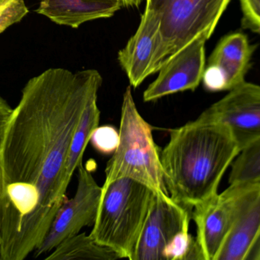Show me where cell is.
<instances>
[{"label":"cell","instance_id":"6da1fadb","mask_svg":"<svg viewBox=\"0 0 260 260\" xmlns=\"http://www.w3.org/2000/svg\"><path fill=\"white\" fill-rule=\"evenodd\" d=\"M102 82L94 69L50 68L24 85L0 149V259H26L47 235L67 198L73 134Z\"/></svg>","mask_w":260,"mask_h":260},{"label":"cell","instance_id":"7a4b0ae2","mask_svg":"<svg viewBox=\"0 0 260 260\" xmlns=\"http://www.w3.org/2000/svg\"><path fill=\"white\" fill-rule=\"evenodd\" d=\"M168 131L160 154L165 185L174 201L193 209L218 193L241 149L228 128L215 122L197 119Z\"/></svg>","mask_w":260,"mask_h":260},{"label":"cell","instance_id":"3957f363","mask_svg":"<svg viewBox=\"0 0 260 260\" xmlns=\"http://www.w3.org/2000/svg\"><path fill=\"white\" fill-rule=\"evenodd\" d=\"M154 195L148 186L129 177L104 184L89 236L121 259H131Z\"/></svg>","mask_w":260,"mask_h":260},{"label":"cell","instance_id":"277c9868","mask_svg":"<svg viewBox=\"0 0 260 260\" xmlns=\"http://www.w3.org/2000/svg\"><path fill=\"white\" fill-rule=\"evenodd\" d=\"M152 129L139 113L129 85L123 94L120 143L107 163L104 184L129 177L143 183L157 195L170 196L164 179L160 151L153 138Z\"/></svg>","mask_w":260,"mask_h":260},{"label":"cell","instance_id":"5b68a950","mask_svg":"<svg viewBox=\"0 0 260 260\" xmlns=\"http://www.w3.org/2000/svg\"><path fill=\"white\" fill-rule=\"evenodd\" d=\"M232 0H146L145 10L160 21L167 56L202 35L212 36Z\"/></svg>","mask_w":260,"mask_h":260},{"label":"cell","instance_id":"8992f818","mask_svg":"<svg viewBox=\"0 0 260 260\" xmlns=\"http://www.w3.org/2000/svg\"><path fill=\"white\" fill-rule=\"evenodd\" d=\"M251 185H230L192 209L196 241L203 260H217Z\"/></svg>","mask_w":260,"mask_h":260},{"label":"cell","instance_id":"52a82bcc","mask_svg":"<svg viewBox=\"0 0 260 260\" xmlns=\"http://www.w3.org/2000/svg\"><path fill=\"white\" fill-rule=\"evenodd\" d=\"M102 187L89 169L78 167V187L71 199H66L58 210L42 243L35 250V257L53 251L67 238L78 235L83 227L94 225L100 204Z\"/></svg>","mask_w":260,"mask_h":260},{"label":"cell","instance_id":"ba28073f","mask_svg":"<svg viewBox=\"0 0 260 260\" xmlns=\"http://www.w3.org/2000/svg\"><path fill=\"white\" fill-rule=\"evenodd\" d=\"M229 92L197 119L224 125L241 150L260 138V85L244 81Z\"/></svg>","mask_w":260,"mask_h":260},{"label":"cell","instance_id":"9c48e42d","mask_svg":"<svg viewBox=\"0 0 260 260\" xmlns=\"http://www.w3.org/2000/svg\"><path fill=\"white\" fill-rule=\"evenodd\" d=\"M192 212L171 197L155 194L130 260H164L166 247L189 228Z\"/></svg>","mask_w":260,"mask_h":260},{"label":"cell","instance_id":"30bf717a","mask_svg":"<svg viewBox=\"0 0 260 260\" xmlns=\"http://www.w3.org/2000/svg\"><path fill=\"white\" fill-rule=\"evenodd\" d=\"M209 39L202 35L168 57L155 80L144 92V102L198 88L206 68V43Z\"/></svg>","mask_w":260,"mask_h":260},{"label":"cell","instance_id":"8fae6325","mask_svg":"<svg viewBox=\"0 0 260 260\" xmlns=\"http://www.w3.org/2000/svg\"><path fill=\"white\" fill-rule=\"evenodd\" d=\"M117 59L134 88L161 68L168 56L160 36V21L152 12L145 10L136 33L118 52Z\"/></svg>","mask_w":260,"mask_h":260},{"label":"cell","instance_id":"7c38bea8","mask_svg":"<svg viewBox=\"0 0 260 260\" xmlns=\"http://www.w3.org/2000/svg\"><path fill=\"white\" fill-rule=\"evenodd\" d=\"M254 46L242 32H234L220 40L208 61L203 82L208 91H230L245 81Z\"/></svg>","mask_w":260,"mask_h":260},{"label":"cell","instance_id":"4fadbf2b","mask_svg":"<svg viewBox=\"0 0 260 260\" xmlns=\"http://www.w3.org/2000/svg\"><path fill=\"white\" fill-rule=\"evenodd\" d=\"M260 239V184H252L217 260H247Z\"/></svg>","mask_w":260,"mask_h":260},{"label":"cell","instance_id":"5bb4252c","mask_svg":"<svg viewBox=\"0 0 260 260\" xmlns=\"http://www.w3.org/2000/svg\"><path fill=\"white\" fill-rule=\"evenodd\" d=\"M123 0H40L37 13L59 25L77 28L87 21L114 16Z\"/></svg>","mask_w":260,"mask_h":260},{"label":"cell","instance_id":"9a60e30c","mask_svg":"<svg viewBox=\"0 0 260 260\" xmlns=\"http://www.w3.org/2000/svg\"><path fill=\"white\" fill-rule=\"evenodd\" d=\"M97 101L98 97H94L88 102L73 134L66 163V179L69 183L75 170L82 163L84 152L93 131L99 126L101 112Z\"/></svg>","mask_w":260,"mask_h":260},{"label":"cell","instance_id":"2e32d148","mask_svg":"<svg viewBox=\"0 0 260 260\" xmlns=\"http://www.w3.org/2000/svg\"><path fill=\"white\" fill-rule=\"evenodd\" d=\"M121 259L114 250L96 243L86 234L75 235L59 244L46 260H115Z\"/></svg>","mask_w":260,"mask_h":260},{"label":"cell","instance_id":"e0dca14e","mask_svg":"<svg viewBox=\"0 0 260 260\" xmlns=\"http://www.w3.org/2000/svg\"><path fill=\"white\" fill-rule=\"evenodd\" d=\"M229 185L260 184V138L241 150L231 165Z\"/></svg>","mask_w":260,"mask_h":260},{"label":"cell","instance_id":"ac0fdd59","mask_svg":"<svg viewBox=\"0 0 260 260\" xmlns=\"http://www.w3.org/2000/svg\"><path fill=\"white\" fill-rule=\"evenodd\" d=\"M93 148L106 155L113 154L115 152L120 143V133L110 125L99 126L93 131L90 139Z\"/></svg>","mask_w":260,"mask_h":260},{"label":"cell","instance_id":"d6986e66","mask_svg":"<svg viewBox=\"0 0 260 260\" xmlns=\"http://www.w3.org/2000/svg\"><path fill=\"white\" fill-rule=\"evenodd\" d=\"M28 12L24 0H12L0 6V34L19 22Z\"/></svg>","mask_w":260,"mask_h":260},{"label":"cell","instance_id":"ffe728a7","mask_svg":"<svg viewBox=\"0 0 260 260\" xmlns=\"http://www.w3.org/2000/svg\"><path fill=\"white\" fill-rule=\"evenodd\" d=\"M245 28L260 35V0H240Z\"/></svg>","mask_w":260,"mask_h":260},{"label":"cell","instance_id":"44dd1931","mask_svg":"<svg viewBox=\"0 0 260 260\" xmlns=\"http://www.w3.org/2000/svg\"><path fill=\"white\" fill-rule=\"evenodd\" d=\"M14 108L0 96V149L3 145L5 134L9 126Z\"/></svg>","mask_w":260,"mask_h":260},{"label":"cell","instance_id":"7402d4cb","mask_svg":"<svg viewBox=\"0 0 260 260\" xmlns=\"http://www.w3.org/2000/svg\"><path fill=\"white\" fill-rule=\"evenodd\" d=\"M247 260H260V239L252 250Z\"/></svg>","mask_w":260,"mask_h":260},{"label":"cell","instance_id":"603a6c76","mask_svg":"<svg viewBox=\"0 0 260 260\" xmlns=\"http://www.w3.org/2000/svg\"><path fill=\"white\" fill-rule=\"evenodd\" d=\"M143 0H123L125 7H139Z\"/></svg>","mask_w":260,"mask_h":260},{"label":"cell","instance_id":"cb8c5ba5","mask_svg":"<svg viewBox=\"0 0 260 260\" xmlns=\"http://www.w3.org/2000/svg\"><path fill=\"white\" fill-rule=\"evenodd\" d=\"M3 178L2 171L1 162H0V207H1L2 193H3Z\"/></svg>","mask_w":260,"mask_h":260},{"label":"cell","instance_id":"d4e9b609","mask_svg":"<svg viewBox=\"0 0 260 260\" xmlns=\"http://www.w3.org/2000/svg\"><path fill=\"white\" fill-rule=\"evenodd\" d=\"M11 1H12V0H0V6H3V5L6 4V3Z\"/></svg>","mask_w":260,"mask_h":260}]
</instances>
